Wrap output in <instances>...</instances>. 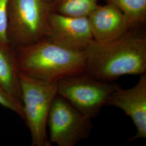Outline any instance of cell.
<instances>
[{"label": "cell", "instance_id": "1", "mask_svg": "<svg viewBox=\"0 0 146 146\" xmlns=\"http://www.w3.org/2000/svg\"><path fill=\"white\" fill-rule=\"evenodd\" d=\"M84 54L85 72L102 81L146 74V37L130 30L110 42L93 41Z\"/></svg>", "mask_w": 146, "mask_h": 146}, {"label": "cell", "instance_id": "2", "mask_svg": "<svg viewBox=\"0 0 146 146\" xmlns=\"http://www.w3.org/2000/svg\"><path fill=\"white\" fill-rule=\"evenodd\" d=\"M19 72L48 83L85 72L84 52L62 47L47 37L15 49Z\"/></svg>", "mask_w": 146, "mask_h": 146}, {"label": "cell", "instance_id": "3", "mask_svg": "<svg viewBox=\"0 0 146 146\" xmlns=\"http://www.w3.org/2000/svg\"><path fill=\"white\" fill-rule=\"evenodd\" d=\"M51 10L44 0H9L7 35L11 47H25L46 37Z\"/></svg>", "mask_w": 146, "mask_h": 146}, {"label": "cell", "instance_id": "4", "mask_svg": "<svg viewBox=\"0 0 146 146\" xmlns=\"http://www.w3.org/2000/svg\"><path fill=\"white\" fill-rule=\"evenodd\" d=\"M24 120L31 135V145L49 146L47 120L58 83H48L20 73Z\"/></svg>", "mask_w": 146, "mask_h": 146}, {"label": "cell", "instance_id": "5", "mask_svg": "<svg viewBox=\"0 0 146 146\" xmlns=\"http://www.w3.org/2000/svg\"><path fill=\"white\" fill-rule=\"evenodd\" d=\"M119 86L94 78L84 72L60 80L58 82V94L92 119L107 105Z\"/></svg>", "mask_w": 146, "mask_h": 146}, {"label": "cell", "instance_id": "6", "mask_svg": "<svg viewBox=\"0 0 146 146\" xmlns=\"http://www.w3.org/2000/svg\"><path fill=\"white\" fill-rule=\"evenodd\" d=\"M91 119L57 94L47 120L49 142L58 146H73L88 137L93 128Z\"/></svg>", "mask_w": 146, "mask_h": 146}, {"label": "cell", "instance_id": "7", "mask_svg": "<svg viewBox=\"0 0 146 146\" xmlns=\"http://www.w3.org/2000/svg\"><path fill=\"white\" fill-rule=\"evenodd\" d=\"M46 37L60 46L81 52L94 41L87 17L69 16L55 11L48 16Z\"/></svg>", "mask_w": 146, "mask_h": 146}, {"label": "cell", "instance_id": "8", "mask_svg": "<svg viewBox=\"0 0 146 146\" xmlns=\"http://www.w3.org/2000/svg\"><path fill=\"white\" fill-rule=\"evenodd\" d=\"M107 105L123 110L131 117L136 128L131 140L146 137V75L140 78L131 88L123 89L119 86L111 94Z\"/></svg>", "mask_w": 146, "mask_h": 146}, {"label": "cell", "instance_id": "9", "mask_svg": "<svg viewBox=\"0 0 146 146\" xmlns=\"http://www.w3.org/2000/svg\"><path fill=\"white\" fill-rule=\"evenodd\" d=\"M94 41L106 43L122 36L131 28L125 15L117 7L99 5L87 16Z\"/></svg>", "mask_w": 146, "mask_h": 146}, {"label": "cell", "instance_id": "10", "mask_svg": "<svg viewBox=\"0 0 146 146\" xmlns=\"http://www.w3.org/2000/svg\"><path fill=\"white\" fill-rule=\"evenodd\" d=\"M0 86L22 104L20 72L15 50L12 47L8 49L0 48Z\"/></svg>", "mask_w": 146, "mask_h": 146}, {"label": "cell", "instance_id": "11", "mask_svg": "<svg viewBox=\"0 0 146 146\" xmlns=\"http://www.w3.org/2000/svg\"><path fill=\"white\" fill-rule=\"evenodd\" d=\"M55 12L73 17H87L99 5V0H54Z\"/></svg>", "mask_w": 146, "mask_h": 146}, {"label": "cell", "instance_id": "12", "mask_svg": "<svg viewBox=\"0 0 146 146\" xmlns=\"http://www.w3.org/2000/svg\"><path fill=\"white\" fill-rule=\"evenodd\" d=\"M125 15L131 28L143 23L146 18V0H106Z\"/></svg>", "mask_w": 146, "mask_h": 146}, {"label": "cell", "instance_id": "13", "mask_svg": "<svg viewBox=\"0 0 146 146\" xmlns=\"http://www.w3.org/2000/svg\"><path fill=\"white\" fill-rule=\"evenodd\" d=\"M9 0H0V48H11L8 39V7Z\"/></svg>", "mask_w": 146, "mask_h": 146}, {"label": "cell", "instance_id": "14", "mask_svg": "<svg viewBox=\"0 0 146 146\" xmlns=\"http://www.w3.org/2000/svg\"><path fill=\"white\" fill-rule=\"evenodd\" d=\"M0 105L11 110L22 119H24L22 104L18 102L0 86Z\"/></svg>", "mask_w": 146, "mask_h": 146}, {"label": "cell", "instance_id": "15", "mask_svg": "<svg viewBox=\"0 0 146 146\" xmlns=\"http://www.w3.org/2000/svg\"><path fill=\"white\" fill-rule=\"evenodd\" d=\"M45 2H46L47 3H49V4H50V3H52L53 2V1L54 0H44Z\"/></svg>", "mask_w": 146, "mask_h": 146}]
</instances>
